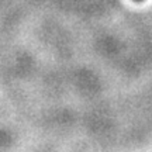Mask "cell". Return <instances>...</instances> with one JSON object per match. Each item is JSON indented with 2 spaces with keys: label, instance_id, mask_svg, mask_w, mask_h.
Masks as SVG:
<instances>
[{
  "label": "cell",
  "instance_id": "cell-1",
  "mask_svg": "<svg viewBox=\"0 0 152 152\" xmlns=\"http://www.w3.org/2000/svg\"><path fill=\"white\" fill-rule=\"evenodd\" d=\"M138 1H140V0H138Z\"/></svg>",
  "mask_w": 152,
  "mask_h": 152
}]
</instances>
